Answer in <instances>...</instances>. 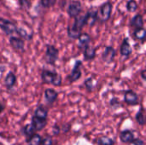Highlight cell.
Wrapping results in <instances>:
<instances>
[{
    "label": "cell",
    "mask_w": 146,
    "mask_h": 145,
    "mask_svg": "<svg viewBox=\"0 0 146 145\" xmlns=\"http://www.w3.org/2000/svg\"><path fill=\"white\" fill-rule=\"evenodd\" d=\"M86 26V15H79L74 18V22L68 27V34L71 38L76 39L82 33V28Z\"/></svg>",
    "instance_id": "1"
},
{
    "label": "cell",
    "mask_w": 146,
    "mask_h": 145,
    "mask_svg": "<svg viewBox=\"0 0 146 145\" xmlns=\"http://www.w3.org/2000/svg\"><path fill=\"white\" fill-rule=\"evenodd\" d=\"M41 79L44 84H51L55 86H60L62 85V77L56 72L43 69L41 73Z\"/></svg>",
    "instance_id": "2"
},
{
    "label": "cell",
    "mask_w": 146,
    "mask_h": 145,
    "mask_svg": "<svg viewBox=\"0 0 146 145\" xmlns=\"http://www.w3.org/2000/svg\"><path fill=\"white\" fill-rule=\"evenodd\" d=\"M112 9H113V5L110 2H106L103 3L98 13V21L101 22H106L110 20L111 14H112Z\"/></svg>",
    "instance_id": "3"
},
{
    "label": "cell",
    "mask_w": 146,
    "mask_h": 145,
    "mask_svg": "<svg viewBox=\"0 0 146 145\" xmlns=\"http://www.w3.org/2000/svg\"><path fill=\"white\" fill-rule=\"evenodd\" d=\"M59 51L53 45H47L45 51V60L46 62L51 65H54L56 60L58 59Z\"/></svg>",
    "instance_id": "4"
},
{
    "label": "cell",
    "mask_w": 146,
    "mask_h": 145,
    "mask_svg": "<svg viewBox=\"0 0 146 145\" xmlns=\"http://www.w3.org/2000/svg\"><path fill=\"white\" fill-rule=\"evenodd\" d=\"M81 67H82V62L80 61H76L71 73L68 76V79L70 83L75 82V81H77L78 79H80L81 74H82Z\"/></svg>",
    "instance_id": "5"
},
{
    "label": "cell",
    "mask_w": 146,
    "mask_h": 145,
    "mask_svg": "<svg viewBox=\"0 0 146 145\" xmlns=\"http://www.w3.org/2000/svg\"><path fill=\"white\" fill-rule=\"evenodd\" d=\"M82 11V5L80 1H72L68 8V13L70 17L75 18L79 15H80Z\"/></svg>",
    "instance_id": "6"
},
{
    "label": "cell",
    "mask_w": 146,
    "mask_h": 145,
    "mask_svg": "<svg viewBox=\"0 0 146 145\" xmlns=\"http://www.w3.org/2000/svg\"><path fill=\"white\" fill-rule=\"evenodd\" d=\"M0 28L8 35L12 34L14 32H16L17 26L15 23L11 22L10 21L5 20V19H0Z\"/></svg>",
    "instance_id": "7"
},
{
    "label": "cell",
    "mask_w": 146,
    "mask_h": 145,
    "mask_svg": "<svg viewBox=\"0 0 146 145\" xmlns=\"http://www.w3.org/2000/svg\"><path fill=\"white\" fill-rule=\"evenodd\" d=\"M115 56H116L115 50L112 46H107L104 49V51L102 56V59H103L104 62H105L107 64H110L111 62H114Z\"/></svg>",
    "instance_id": "8"
},
{
    "label": "cell",
    "mask_w": 146,
    "mask_h": 145,
    "mask_svg": "<svg viewBox=\"0 0 146 145\" xmlns=\"http://www.w3.org/2000/svg\"><path fill=\"white\" fill-rule=\"evenodd\" d=\"M124 101L128 105H137L139 103V96L132 90H128L124 94Z\"/></svg>",
    "instance_id": "9"
},
{
    "label": "cell",
    "mask_w": 146,
    "mask_h": 145,
    "mask_svg": "<svg viewBox=\"0 0 146 145\" xmlns=\"http://www.w3.org/2000/svg\"><path fill=\"white\" fill-rule=\"evenodd\" d=\"M98 9H90L87 11L86 15V25L89 26L90 27L93 26L98 21Z\"/></svg>",
    "instance_id": "10"
},
{
    "label": "cell",
    "mask_w": 146,
    "mask_h": 145,
    "mask_svg": "<svg viewBox=\"0 0 146 145\" xmlns=\"http://www.w3.org/2000/svg\"><path fill=\"white\" fill-rule=\"evenodd\" d=\"M46 124H47V120H45V119H41V118L36 117L34 115L32 118L31 125H32V126H33V128L34 129L35 132L42 130L46 126Z\"/></svg>",
    "instance_id": "11"
},
{
    "label": "cell",
    "mask_w": 146,
    "mask_h": 145,
    "mask_svg": "<svg viewBox=\"0 0 146 145\" xmlns=\"http://www.w3.org/2000/svg\"><path fill=\"white\" fill-rule=\"evenodd\" d=\"M120 51H121V56H129L133 53V49L129 43L128 38H125L123 39V42L121 43V47H120Z\"/></svg>",
    "instance_id": "12"
},
{
    "label": "cell",
    "mask_w": 146,
    "mask_h": 145,
    "mask_svg": "<svg viewBox=\"0 0 146 145\" xmlns=\"http://www.w3.org/2000/svg\"><path fill=\"white\" fill-rule=\"evenodd\" d=\"M78 39H79L78 47L80 50H84L85 48H86L87 46H89L90 44H91V41H92L91 36L88 33H86V32L81 33L80 35V37L78 38Z\"/></svg>",
    "instance_id": "13"
},
{
    "label": "cell",
    "mask_w": 146,
    "mask_h": 145,
    "mask_svg": "<svg viewBox=\"0 0 146 145\" xmlns=\"http://www.w3.org/2000/svg\"><path fill=\"white\" fill-rule=\"evenodd\" d=\"M9 43H10V45L16 50H21L23 51L24 50V45H25V43L24 41L21 38H17V37H11L9 38Z\"/></svg>",
    "instance_id": "14"
},
{
    "label": "cell",
    "mask_w": 146,
    "mask_h": 145,
    "mask_svg": "<svg viewBox=\"0 0 146 145\" xmlns=\"http://www.w3.org/2000/svg\"><path fill=\"white\" fill-rule=\"evenodd\" d=\"M58 93L53 89H46L44 91V97L49 104H52L57 98Z\"/></svg>",
    "instance_id": "15"
},
{
    "label": "cell",
    "mask_w": 146,
    "mask_h": 145,
    "mask_svg": "<svg viewBox=\"0 0 146 145\" xmlns=\"http://www.w3.org/2000/svg\"><path fill=\"white\" fill-rule=\"evenodd\" d=\"M120 139L122 143H132L134 139V135L130 130H124L120 133Z\"/></svg>",
    "instance_id": "16"
},
{
    "label": "cell",
    "mask_w": 146,
    "mask_h": 145,
    "mask_svg": "<svg viewBox=\"0 0 146 145\" xmlns=\"http://www.w3.org/2000/svg\"><path fill=\"white\" fill-rule=\"evenodd\" d=\"M83 51H84V59L86 61H92L96 56V49L91 47L90 45L85 48Z\"/></svg>",
    "instance_id": "17"
},
{
    "label": "cell",
    "mask_w": 146,
    "mask_h": 145,
    "mask_svg": "<svg viewBox=\"0 0 146 145\" xmlns=\"http://www.w3.org/2000/svg\"><path fill=\"white\" fill-rule=\"evenodd\" d=\"M4 83H5V85H6V87L8 89L12 88L16 83V76H15V74L14 73H12V72H9L7 74L5 79H4Z\"/></svg>",
    "instance_id": "18"
},
{
    "label": "cell",
    "mask_w": 146,
    "mask_h": 145,
    "mask_svg": "<svg viewBox=\"0 0 146 145\" xmlns=\"http://www.w3.org/2000/svg\"><path fill=\"white\" fill-rule=\"evenodd\" d=\"M132 26H133L135 29L137 28H141L144 26V19L141 15H136L133 17L132 21H131Z\"/></svg>",
    "instance_id": "19"
},
{
    "label": "cell",
    "mask_w": 146,
    "mask_h": 145,
    "mask_svg": "<svg viewBox=\"0 0 146 145\" xmlns=\"http://www.w3.org/2000/svg\"><path fill=\"white\" fill-rule=\"evenodd\" d=\"M47 115H48V110L45 107H44L42 105L38 107L35 110V113H34V116L41 118V119L47 120Z\"/></svg>",
    "instance_id": "20"
},
{
    "label": "cell",
    "mask_w": 146,
    "mask_h": 145,
    "mask_svg": "<svg viewBox=\"0 0 146 145\" xmlns=\"http://www.w3.org/2000/svg\"><path fill=\"white\" fill-rule=\"evenodd\" d=\"M133 37L137 40H145L146 38V29H145L144 27L135 29L133 32Z\"/></svg>",
    "instance_id": "21"
},
{
    "label": "cell",
    "mask_w": 146,
    "mask_h": 145,
    "mask_svg": "<svg viewBox=\"0 0 146 145\" xmlns=\"http://www.w3.org/2000/svg\"><path fill=\"white\" fill-rule=\"evenodd\" d=\"M28 145H41L42 144V138L38 134L32 135L29 139L27 140Z\"/></svg>",
    "instance_id": "22"
},
{
    "label": "cell",
    "mask_w": 146,
    "mask_h": 145,
    "mask_svg": "<svg viewBox=\"0 0 146 145\" xmlns=\"http://www.w3.org/2000/svg\"><path fill=\"white\" fill-rule=\"evenodd\" d=\"M98 144L99 145H114L115 142L112 138L107 136H102L98 138Z\"/></svg>",
    "instance_id": "23"
},
{
    "label": "cell",
    "mask_w": 146,
    "mask_h": 145,
    "mask_svg": "<svg viewBox=\"0 0 146 145\" xmlns=\"http://www.w3.org/2000/svg\"><path fill=\"white\" fill-rule=\"evenodd\" d=\"M85 85L86 87V89L88 91H92L94 89V87L97 85V81L95 80L94 78L91 77V78H88L87 79L85 80Z\"/></svg>",
    "instance_id": "24"
},
{
    "label": "cell",
    "mask_w": 146,
    "mask_h": 145,
    "mask_svg": "<svg viewBox=\"0 0 146 145\" xmlns=\"http://www.w3.org/2000/svg\"><path fill=\"white\" fill-rule=\"evenodd\" d=\"M138 3L135 0H129L127 3V10L130 13H133L138 9Z\"/></svg>",
    "instance_id": "25"
},
{
    "label": "cell",
    "mask_w": 146,
    "mask_h": 145,
    "mask_svg": "<svg viewBox=\"0 0 146 145\" xmlns=\"http://www.w3.org/2000/svg\"><path fill=\"white\" fill-rule=\"evenodd\" d=\"M136 121L140 126H144L146 124V115L142 110H139L136 115Z\"/></svg>",
    "instance_id": "26"
},
{
    "label": "cell",
    "mask_w": 146,
    "mask_h": 145,
    "mask_svg": "<svg viewBox=\"0 0 146 145\" xmlns=\"http://www.w3.org/2000/svg\"><path fill=\"white\" fill-rule=\"evenodd\" d=\"M22 132H23L24 135H26V136H27V137L30 138L32 135L34 134L35 131H34V129L33 128L32 125L30 124V125H27V126L22 129Z\"/></svg>",
    "instance_id": "27"
},
{
    "label": "cell",
    "mask_w": 146,
    "mask_h": 145,
    "mask_svg": "<svg viewBox=\"0 0 146 145\" xmlns=\"http://www.w3.org/2000/svg\"><path fill=\"white\" fill-rule=\"evenodd\" d=\"M16 32H17L21 37H22V38H26V39H29V38H32V35H28V33H27L24 29H22V28H18V27H17Z\"/></svg>",
    "instance_id": "28"
},
{
    "label": "cell",
    "mask_w": 146,
    "mask_h": 145,
    "mask_svg": "<svg viewBox=\"0 0 146 145\" xmlns=\"http://www.w3.org/2000/svg\"><path fill=\"white\" fill-rule=\"evenodd\" d=\"M40 1L42 6H44V8H50L56 3V0H40Z\"/></svg>",
    "instance_id": "29"
},
{
    "label": "cell",
    "mask_w": 146,
    "mask_h": 145,
    "mask_svg": "<svg viewBox=\"0 0 146 145\" xmlns=\"http://www.w3.org/2000/svg\"><path fill=\"white\" fill-rule=\"evenodd\" d=\"M19 3L21 7L24 9H29L30 7V3L28 0H19Z\"/></svg>",
    "instance_id": "30"
},
{
    "label": "cell",
    "mask_w": 146,
    "mask_h": 145,
    "mask_svg": "<svg viewBox=\"0 0 146 145\" xmlns=\"http://www.w3.org/2000/svg\"><path fill=\"white\" fill-rule=\"evenodd\" d=\"M41 145H52V139L50 137H45L44 139H42Z\"/></svg>",
    "instance_id": "31"
},
{
    "label": "cell",
    "mask_w": 146,
    "mask_h": 145,
    "mask_svg": "<svg viewBox=\"0 0 146 145\" xmlns=\"http://www.w3.org/2000/svg\"><path fill=\"white\" fill-rule=\"evenodd\" d=\"M132 144H133L134 145H144V141L141 139H139V138H137V139L134 138L133 141L132 142Z\"/></svg>",
    "instance_id": "32"
},
{
    "label": "cell",
    "mask_w": 146,
    "mask_h": 145,
    "mask_svg": "<svg viewBox=\"0 0 146 145\" xmlns=\"http://www.w3.org/2000/svg\"><path fill=\"white\" fill-rule=\"evenodd\" d=\"M140 75H141V78L143 79H145L146 81V69L145 70H142L141 71V73H140Z\"/></svg>",
    "instance_id": "33"
},
{
    "label": "cell",
    "mask_w": 146,
    "mask_h": 145,
    "mask_svg": "<svg viewBox=\"0 0 146 145\" xmlns=\"http://www.w3.org/2000/svg\"><path fill=\"white\" fill-rule=\"evenodd\" d=\"M116 103H118V100H117L116 98H113V99L110 101V105H111V106H115V104H116Z\"/></svg>",
    "instance_id": "34"
},
{
    "label": "cell",
    "mask_w": 146,
    "mask_h": 145,
    "mask_svg": "<svg viewBox=\"0 0 146 145\" xmlns=\"http://www.w3.org/2000/svg\"><path fill=\"white\" fill-rule=\"evenodd\" d=\"M3 109H4V106L0 103V114L3 111Z\"/></svg>",
    "instance_id": "35"
}]
</instances>
